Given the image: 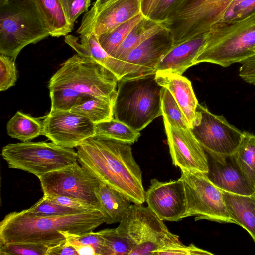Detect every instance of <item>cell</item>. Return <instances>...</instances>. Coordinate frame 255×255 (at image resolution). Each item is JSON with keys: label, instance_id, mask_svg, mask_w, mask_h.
<instances>
[{"label": "cell", "instance_id": "1", "mask_svg": "<svg viewBox=\"0 0 255 255\" xmlns=\"http://www.w3.org/2000/svg\"><path fill=\"white\" fill-rule=\"evenodd\" d=\"M76 149L78 162L100 181L133 203L145 201L142 171L129 144L94 135Z\"/></svg>", "mask_w": 255, "mask_h": 255}, {"label": "cell", "instance_id": "2", "mask_svg": "<svg viewBox=\"0 0 255 255\" xmlns=\"http://www.w3.org/2000/svg\"><path fill=\"white\" fill-rule=\"evenodd\" d=\"M105 222L97 209L60 216H36L27 209L9 213L0 223V245L16 242L33 243L48 247L66 241L62 232L81 234L93 231Z\"/></svg>", "mask_w": 255, "mask_h": 255}, {"label": "cell", "instance_id": "3", "mask_svg": "<svg viewBox=\"0 0 255 255\" xmlns=\"http://www.w3.org/2000/svg\"><path fill=\"white\" fill-rule=\"evenodd\" d=\"M163 87L155 73L118 80L113 118L140 132L156 118L162 115Z\"/></svg>", "mask_w": 255, "mask_h": 255}, {"label": "cell", "instance_id": "4", "mask_svg": "<svg viewBox=\"0 0 255 255\" xmlns=\"http://www.w3.org/2000/svg\"><path fill=\"white\" fill-rule=\"evenodd\" d=\"M255 54V12L214 25L194 65L207 62L226 67Z\"/></svg>", "mask_w": 255, "mask_h": 255}, {"label": "cell", "instance_id": "5", "mask_svg": "<svg viewBox=\"0 0 255 255\" xmlns=\"http://www.w3.org/2000/svg\"><path fill=\"white\" fill-rule=\"evenodd\" d=\"M50 35L33 0H0V54L16 60L21 50Z\"/></svg>", "mask_w": 255, "mask_h": 255}, {"label": "cell", "instance_id": "6", "mask_svg": "<svg viewBox=\"0 0 255 255\" xmlns=\"http://www.w3.org/2000/svg\"><path fill=\"white\" fill-rule=\"evenodd\" d=\"M118 79L95 61L78 54L68 59L50 79L49 90L68 88L115 102Z\"/></svg>", "mask_w": 255, "mask_h": 255}, {"label": "cell", "instance_id": "7", "mask_svg": "<svg viewBox=\"0 0 255 255\" xmlns=\"http://www.w3.org/2000/svg\"><path fill=\"white\" fill-rule=\"evenodd\" d=\"M1 156L10 168L28 172L37 177L78 162L77 152L53 142L10 143Z\"/></svg>", "mask_w": 255, "mask_h": 255}, {"label": "cell", "instance_id": "8", "mask_svg": "<svg viewBox=\"0 0 255 255\" xmlns=\"http://www.w3.org/2000/svg\"><path fill=\"white\" fill-rule=\"evenodd\" d=\"M116 229L130 245V255H153L159 248L179 240L163 220L148 207L140 204H132L128 215Z\"/></svg>", "mask_w": 255, "mask_h": 255}, {"label": "cell", "instance_id": "9", "mask_svg": "<svg viewBox=\"0 0 255 255\" xmlns=\"http://www.w3.org/2000/svg\"><path fill=\"white\" fill-rule=\"evenodd\" d=\"M232 0H181L161 23L171 33L174 45L208 32Z\"/></svg>", "mask_w": 255, "mask_h": 255}, {"label": "cell", "instance_id": "10", "mask_svg": "<svg viewBox=\"0 0 255 255\" xmlns=\"http://www.w3.org/2000/svg\"><path fill=\"white\" fill-rule=\"evenodd\" d=\"M190 129L209 157L221 163L234 154L244 135L223 115H215L199 104Z\"/></svg>", "mask_w": 255, "mask_h": 255}, {"label": "cell", "instance_id": "11", "mask_svg": "<svg viewBox=\"0 0 255 255\" xmlns=\"http://www.w3.org/2000/svg\"><path fill=\"white\" fill-rule=\"evenodd\" d=\"M181 171L187 198L184 218L195 216V221L205 219L238 225L227 208L222 191L209 180L207 174Z\"/></svg>", "mask_w": 255, "mask_h": 255}, {"label": "cell", "instance_id": "12", "mask_svg": "<svg viewBox=\"0 0 255 255\" xmlns=\"http://www.w3.org/2000/svg\"><path fill=\"white\" fill-rule=\"evenodd\" d=\"M78 163L38 177L43 195L72 197L100 210L96 192L102 181Z\"/></svg>", "mask_w": 255, "mask_h": 255}, {"label": "cell", "instance_id": "13", "mask_svg": "<svg viewBox=\"0 0 255 255\" xmlns=\"http://www.w3.org/2000/svg\"><path fill=\"white\" fill-rule=\"evenodd\" d=\"M43 121L42 135L64 147L76 148L95 135L94 123L70 111H50Z\"/></svg>", "mask_w": 255, "mask_h": 255}, {"label": "cell", "instance_id": "14", "mask_svg": "<svg viewBox=\"0 0 255 255\" xmlns=\"http://www.w3.org/2000/svg\"><path fill=\"white\" fill-rule=\"evenodd\" d=\"M174 46L170 31L164 28L133 49L124 60L121 78H130L155 73L163 57Z\"/></svg>", "mask_w": 255, "mask_h": 255}, {"label": "cell", "instance_id": "15", "mask_svg": "<svg viewBox=\"0 0 255 255\" xmlns=\"http://www.w3.org/2000/svg\"><path fill=\"white\" fill-rule=\"evenodd\" d=\"M163 121L173 164L181 170L207 174L208 156L191 129L176 128Z\"/></svg>", "mask_w": 255, "mask_h": 255}, {"label": "cell", "instance_id": "16", "mask_svg": "<svg viewBox=\"0 0 255 255\" xmlns=\"http://www.w3.org/2000/svg\"><path fill=\"white\" fill-rule=\"evenodd\" d=\"M145 199L148 207L163 221H179L187 210L185 188L181 177L168 182L151 179Z\"/></svg>", "mask_w": 255, "mask_h": 255}, {"label": "cell", "instance_id": "17", "mask_svg": "<svg viewBox=\"0 0 255 255\" xmlns=\"http://www.w3.org/2000/svg\"><path fill=\"white\" fill-rule=\"evenodd\" d=\"M141 13V0H118L99 12L85 13L77 33L80 35L94 34L98 36Z\"/></svg>", "mask_w": 255, "mask_h": 255}, {"label": "cell", "instance_id": "18", "mask_svg": "<svg viewBox=\"0 0 255 255\" xmlns=\"http://www.w3.org/2000/svg\"><path fill=\"white\" fill-rule=\"evenodd\" d=\"M209 180L222 191L243 195L255 193V188L241 172L230 157L224 163L208 159Z\"/></svg>", "mask_w": 255, "mask_h": 255}, {"label": "cell", "instance_id": "19", "mask_svg": "<svg viewBox=\"0 0 255 255\" xmlns=\"http://www.w3.org/2000/svg\"><path fill=\"white\" fill-rule=\"evenodd\" d=\"M207 33L194 36L174 45L157 65L156 71H164L182 75L189 67L194 65L206 41Z\"/></svg>", "mask_w": 255, "mask_h": 255}, {"label": "cell", "instance_id": "20", "mask_svg": "<svg viewBox=\"0 0 255 255\" xmlns=\"http://www.w3.org/2000/svg\"><path fill=\"white\" fill-rule=\"evenodd\" d=\"M155 79L160 86L171 93L185 116L191 128L199 104L191 82L182 75L164 71H156Z\"/></svg>", "mask_w": 255, "mask_h": 255}, {"label": "cell", "instance_id": "21", "mask_svg": "<svg viewBox=\"0 0 255 255\" xmlns=\"http://www.w3.org/2000/svg\"><path fill=\"white\" fill-rule=\"evenodd\" d=\"M96 194L106 223H120L128 217L132 202L122 193L102 182Z\"/></svg>", "mask_w": 255, "mask_h": 255}, {"label": "cell", "instance_id": "22", "mask_svg": "<svg viewBox=\"0 0 255 255\" xmlns=\"http://www.w3.org/2000/svg\"><path fill=\"white\" fill-rule=\"evenodd\" d=\"M165 28L161 23L144 17L130 31L116 51L112 55L117 64V77L121 78L122 64L127 55L154 34Z\"/></svg>", "mask_w": 255, "mask_h": 255}, {"label": "cell", "instance_id": "23", "mask_svg": "<svg viewBox=\"0 0 255 255\" xmlns=\"http://www.w3.org/2000/svg\"><path fill=\"white\" fill-rule=\"evenodd\" d=\"M222 192L229 213L238 225L249 233L255 243V193L247 196Z\"/></svg>", "mask_w": 255, "mask_h": 255}, {"label": "cell", "instance_id": "24", "mask_svg": "<svg viewBox=\"0 0 255 255\" xmlns=\"http://www.w3.org/2000/svg\"><path fill=\"white\" fill-rule=\"evenodd\" d=\"M80 38L79 41L78 37L68 34L65 36V42L78 55L95 61L108 69L116 76V62L102 47L97 36L94 34H89L80 35Z\"/></svg>", "mask_w": 255, "mask_h": 255}, {"label": "cell", "instance_id": "25", "mask_svg": "<svg viewBox=\"0 0 255 255\" xmlns=\"http://www.w3.org/2000/svg\"><path fill=\"white\" fill-rule=\"evenodd\" d=\"M33 0L51 36H65L72 31L61 0Z\"/></svg>", "mask_w": 255, "mask_h": 255}, {"label": "cell", "instance_id": "26", "mask_svg": "<svg viewBox=\"0 0 255 255\" xmlns=\"http://www.w3.org/2000/svg\"><path fill=\"white\" fill-rule=\"evenodd\" d=\"M114 104L113 101L108 98L86 95L82 98L70 111L96 124L113 118Z\"/></svg>", "mask_w": 255, "mask_h": 255}, {"label": "cell", "instance_id": "27", "mask_svg": "<svg viewBox=\"0 0 255 255\" xmlns=\"http://www.w3.org/2000/svg\"><path fill=\"white\" fill-rule=\"evenodd\" d=\"M43 121L41 118L17 111L7 123V133L23 142L30 141L42 135Z\"/></svg>", "mask_w": 255, "mask_h": 255}, {"label": "cell", "instance_id": "28", "mask_svg": "<svg viewBox=\"0 0 255 255\" xmlns=\"http://www.w3.org/2000/svg\"><path fill=\"white\" fill-rule=\"evenodd\" d=\"M230 157L244 177L255 188V135L244 131L240 144Z\"/></svg>", "mask_w": 255, "mask_h": 255}, {"label": "cell", "instance_id": "29", "mask_svg": "<svg viewBox=\"0 0 255 255\" xmlns=\"http://www.w3.org/2000/svg\"><path fill=\"white\" fill-rule=\"evenodd\" d=\"M95 135L114 139L129 145L136 142L140 132L133 129L125 123L114 118L95 124Z\"/></svg>", "mask_w": 255, "mask_h": 255}, {"label": "cell", "instance_id": "30", "mask_svg": "<svg viewBox=\"0 0 255 255\" xmlns=\"http://www.w3.org/2000/svg\"><path fill=\"white\" fill-rule=\"evenodd\" d=\"M144 17L141 13L113 30L97 36L100 44L104 50L112 56L131 29Z\"/></svg>", "mask_w": 255, "mask_h": 255}, {"label": "cell", "instance_id": "31", "mask_svg": "<svg viewBox=\"0 0 255 255\" xmlns=\"http://www.w3.org/2000/svg\"><path fill=\"white\" fill-rule=\"evenodd\" d=\"M161 104L163 120L176 128H190L188 121L178 104L169 91L164 87L162 92Z\"/></svg>", "mask_w": 255, "mask_h": 255}, {"label": "cell", "instance_id": "32", "mask_svg": "<svg viewBox=\"0 0 255 255\" xmlns=\"http://www.w3.org/2000/svg\"><path fill=\"white\" fill-rule=\"evenodd\" d=\"M27 210L33 215L43 217L65 216L79 214L87 211L59 205L51 201L44 196Z\"/></svg>", "mask_w": 255, "mask_h": 255}, {"label": "cell", "instance_id": "33", "mask_svg": "<svg viewBox=\"0 0 255 255\" xmlns=\"http://www.w3.org/2000/svg\"><path fill=\"white\" fill-rule=\"evenodd\" d=\"M98 232L104 241L106 255H130V245L118 233L116 228L105 229Z\"/></svg>", "mask_w": 255, "mask_h": 255}, {"label": "cell", "instance_id": "34", "mask_svg": "<svg viewBox=\"0 0 255 255\" xmlns=\"http://www.w3.org/2000/svg\"><path fill=\"white\" fill-rule=\"evenodd\" d=\"M51 99L50 111H70L72 107L84 96L68 88H60L49 90Z\"/></svg>", "mask_w": 255, "mask_h": 255}, {"label": "cell", "instance_id": "35", "mask_svg": "<svg viewBox=\"0 0 255 255\" xmlns=\"http://www.w3.org/2000/svg\"><path fill=\"white\" fill-rule=\"evenodd\" d=\"M66 238V242L72 246L91 245L95 249L97 255H106L104 241L98 232L93 231L81 234H71L62 232Z\"/></svg>", "mask_w": 255, "mask_h": 255}, {"label": "cell", "instance_id": "36", "mask_svg": "<svg viewBox=\"0 0 255 255\" xmlns=\"http://www.w3.org/2000/svg\"><path fill=\"white\" fill-rule=\"evenodd\" d=\"M0 255H46L49 247L27 242L8 243L0 245Z\"/></svg>", "mask_w": 255, "mask_h": 255}, {"label": "cell", "instance_id": "37", "mask_svg": "<svg viewBox=\"0 0 255 255\" xmlns=\"http://www.w3.org/2000/svg\"><path fill=\"white\" fill-rule=\"evenodd\" d=\"M213 255V253L199 248L193 244L186 246L179 240L173 241L154 251L153 255Z\"/></svg>", "mask_w": 255, "mask_h": 255}, {"label": "cell", "instance_id": "38", "mask_svg": "<svg viewBox=\"0 0 255 255\" xmlns=\"http://www.w3.org/2000/svg\"><path fill=\"white\" fill-rule=\"evenodd\" d=\"M15 60L10 57L0 55V91L15 85L17 79Z\"/></svg>", "mask_w": 255, "mask_h": 255}, {"label": "cell", "instance_id": "39", "mask_svg": "<svg viewBox=\"0 0 255 255\" xmlns=\"http://www.w3.org/2000/svg\"><path fill=\"white\" fill-rule=\"evenodd\" d=\"M254 12L255 0H245L235 6L227 7L216 24L240 19Z\"/></svg>", "mask_w": 255, "mask_h": 255}, {"label": "cell", "instance_id": "40", "mask_svg": "<svg viewBox=\"0 0 255 255\" xmlns=\"http://www.w3.org/2000/svg\"><path fill=\"white\" fill-rule=\"evenodd\" d=\"M68 22L73 28L78 17L88 12L91 0H61Z\"/></svg>", "mask_w": 255, "mask_h": 255}, {"label": "cell", "instance_id": "41", "mask_svg": "<svg viewBox=\"0 0 255 255\" xmlns=\"http://www.w3.org/2000/svg\"><path fill=\"white\" fill-rule=\"evenodd\" d=\"M180 1L181 0H159L148 18L159 23L164 22Z\"/></svg>", "mask_w": 255, "mask_h": 255}, {"label": "cell", "instance_id": "42", "mask_svg": "<svg viewBox=\"0 0 255 255\" xmlns=\"http://www.w3.org/2000/svg\"><path fill=\"white\" fill-rule=\"evenodd\" d=\"M43 196L55 203L70 208L84 210L96 209L86 203L68 196L55 195H43Z\"/></svg>", "mask_w": 255, "mask_h": 255}, {"label": "cell", "instance_id": "43", "mask_svg": "<svg viewBox=\"0 0 255 255\" xmlns=\"http://www.w3.org/2000/svg\"><path fill=\"white\" fill-rule=\"evenodd\" d=\"M239 75L245 82L255 85V54L242 61Z\"/></svg>", "mask_w": 255, "mask_h": 255}, {"label": "cell", "instance_id": "44", "mask_svg": "<svg viewBox=\"0 0 255 255\" xmlns=\"http://www.w3.org/2000/svg\"><path fill=\"white\" fill-rule=\"evenodd\" d=\"M78 255L77 251L72 246L68 244L66 241L48 249L46 255Z\"/></svg>", "mask_w": 255, "mask_h": 255}, {"label": "cell", "instance_id": "45", "mask_svg": "<svg viewBox=\"0 0 255 255\" xmlns=\"http://www.w3.org/2000/svg\"><path fill=\"white\" fill-rule=\"evenodd\" d=\"M159 0H141V13L148 18L158 3Z\"/></svg>", "mask_w": 255, "mask_h": 255}, {"label": "cell", "instance_id": "46", "mask_svg": "<svg viewBox=\"0 0 255 255\" xmlns=\"http://www.w3.org/2000/svg\"><path fill=\"white\" fill-rule=\"evenodd\" d=\"M117 0H96L88 12L92 13L99 12Z\"/></svg>", "mask_w": 255, "mask_h": 255}, {"label": "cell", "instance_id": "47", "mask_svg": "<svg viewBox=\"0 0 255 255\" xmlns=\"http://www.w3.org/2000/svg\"><path fill=\"white\" fill-rule=\"evenodd\" d=\"M78 255H97L95 249L91 245H79L73 246Z\"/></svg>", "mask_w": 255, "mask_h": 255}]
</instances>
